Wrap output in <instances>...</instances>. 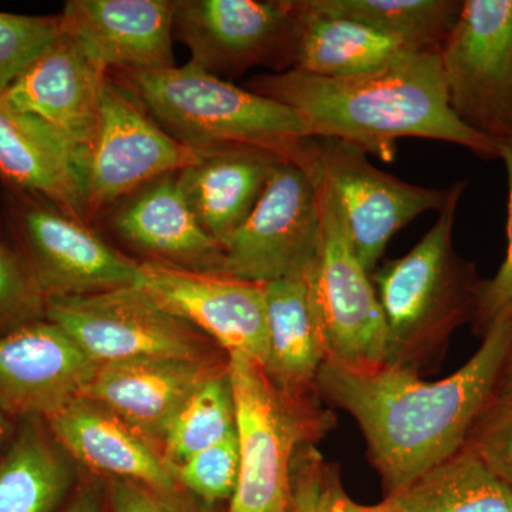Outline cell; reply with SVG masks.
Here are the masks:
<instances>
[{
	"label": "cell",
	"mask_w": 512,
	"mask_h": 512,
	"mask_svg": "<svg viewBox=\"0 0 512 512\" xmlns=\"http://www.w3.org/2000/svg\"><path fill=\"white\" fill-rule=\"evenodd\" d=\"M484 333L466 365L436 382L389 363L352 369L326 360L320 367L319 392L359 424L386 495L461 453L490 409L512 346V313Z\"/></svg>",
	"instance_id": "obj_1"
},
{
	"label": "cell",
	"mask_w": 512,
	"mask_h": 512,
	"mask_svg": "<svg viewBox=\"0 0 512 512\" xmlns=\"http://www.w3.org/2000/svg\"><path fill=\"white\" fill-rule=\"evenodd\" d=\"M248 90L289 107L309 138L345 141L367 156L393 161L397 140L429 138L457 144L487 160L498 147L458 120L448 103L439 50H407L356 76L288 72L252 77Z\"/></svg>",
	"instance_id": "obj_2"
},
{
	"label": "cell",
	"mask_w": 512,
	"mask_h": 512,
	"mask_svg": "<svg viewBox=\"0 0 512 512\" xmlns=\"http://www.w3.org/2000/svg\"><path fill=\"white\" fill-rule=\"evenodd\" d=\"M109 76L136 97L168 136L195 153L258 146L288 158L305 154L308 133L289 107L212 76L194 63Z\"/></svg>",
	"instance_id": "obj_3"
},
{
	"label": "cell",
	"mask_w": 512,
	"mask_h": 512,
	"mask_svg": "<svg viewBox=\"0 0 512 512\" xmlns=\"http://www.w3.org/2000/svg\"><path fill=\"white\" fill-rule=\"evenodd\" d=\"M466 181L451 185L436 224L402 258L386 261L370 275L387 329L389 365L413 367L471 313L478 289L473 266L453 247L458 202Z\"/></svg>",
	"instance_id": "obj_4"
},
{
	"label": "cell",
	"mask_w": 512,
	"mask_h": 512,
	"mask_svg": "<svg viewBox=\"0 0 512 512\" xmlns=\"http://www.w3.org/2000/svg\"><path fill=\"white\" fill-rule=\"evenodd\" d=\"M0 200V241L18 256L45 302L144 285L141 262L49 198L2 187Z\"/></svg>",
	"instance_id": "obj_5"
},
{
	"label": "cell",
	"mask_w": 512,
	"mask_h": 512,
	"mask_svg": "<svg viewBox=\"0 0 512 512\" xmlns=\"http://www.w3.org/2000/svg\"><path fill=\"white\" fill-rule=\"evenodd\" d=\"M228 375L237 413L239 477L227 512H292L293 454L312 426L295 399L251 357L228 353Z\"/></svg>",
	"instance_id": "obj_6"
},
{
	"label": "cell",
	"mask_w": 512,
	"mask_h": 512,
	"mask_svg": "<svg viewBox=\"0 0 512 512\" xmlns=\"http://www.w3.org/2000/svg\"><path fill=\"white\" fill-rule=\"evenodd\" d=\"M318 180L320 237L309 284L325 335L328 362L375 369L389 357L382 306L370 275L357 258L342 212L328 185Z\"/></svg>",
	"instance_id": "obj_7"
},
{
	"label": "cell",
	"mask_w": 512,
	"mask_h": 512,
	"mask_svg": "<svg viewBox=\"0 0 512 512\" xmlns=\"http://www.w3.org/2000/svg\"><path fill=\"white\" fill-rule=\"evenodd\" d=\"M319 237L318 180L306 144L303 157L278 164L247 220L221 245L220 275L262 285L305 275Z\"/></svg>",
	"instance_id": "obj_8"
},
{
	"label": "cell",
	"mask_w": 512,
	"mask_h": 512,
	"mask_svg": "<svg viewBox=\"0 0 512 512\" xmlns=\"http://www.w3.org/2000/svg\"><path fill=\"white\" fill-rule=\"evenodd\" d=\"M439 55L458 120L495 146L512 140V0H463Z\"/></svg>",
	"instance_id": "obj_9"
},
{
	"label": "cell",
	"mask_w": 512,
	"mask_h": 512,
	"mask_svg": "<svg viewBox=\"0 0 512 512\" xmlns=\"http://www.w3.org/2000/svg\"><path fill=\"white\" fill-rule=\"evenodd\" d=\"M45 318L99 365L137 357L211 359L202 332L164 308L143 286L49 299Z\"/></svg>",
	"instance_id": "obj_10"
},
{
	"label": "cell",
	"mask_w": 512,
	"mask_h": 512,
	"mask_svg": "<svg viewBox=\"0 0 512 512\" xmlns=\"http://www.w3.org/2000/svg\"><path fill=\"white\" fill-rule=\"evenodd\" d=\"M308 156L335 197L369 275L394 235L424 212L440 211L450 191L404 183L370 163L365 151L333 138H309Z\"/></svg>",
	"instance_id": "obj_11"
},
{
	"label": "cell",
	"mask_w": 512,
	"mask_h": 512,
	"mask_svg": "<svg viewBox=\"0 0 512 512\" xmlns=\"http://www.w3.org/2000/svg\"><path fill=\"white\" fill-rule=\"evenodd\" d=\"M296 0H174V37L191 63L220 79L255 67L291 70Z\"/></svg>",
	"instance_id": "obj_12"
},
{
	"label": "cell",
	"mask_w": 512,
	"mask_h": 512,
	"mask_svg": "<svg viewBox=\"0 0 512 512\" xmlns=\"http://www.w3.org/2000/svg\"><path fill=\"white\" fill-rule=\"evenodd\" d=\"M197 157L168 136L136 97L107 74L99 128L84 173L86 221L96 224L121 198L161 175L178 173Z\"/></svg>",
	"instance_id": "obj_13"
},
{
	"label": "cell",
	"mask_w": 512,
	"mask_h": 512,
	"mask_svg": "<svg viewBox=\"0 0 512 512\" xmlns=\"http://www.w3.org/2000/svg\"><path fill=\"white\" fill-rule=\"evenodd\" d=\"M99 363L46 318L0 335V412L47 420L83 397Z\"/></svg>",
	"instance_id": "obj_14"
},
{
	"label": "cell",
	"mask_w": 512,
	"mask_h": 512,
	"mask_svg": "<svg viewBox=\"0 0 512 512\" xmlns=\"http://www.w3.org/2000/svg\"><path fill=\"white\" fill-rule=\"evenodd\" d=\"M144 285L158 303L214 339L227 353L269 357L265 285L229 276L141 262Z\"/></svg>",
	"instance_id": "obj_15"
},
{
	"label": "cell",
	"mask_w": 512,
	"mask_h": 512,
	"mask_svg": "<svg viewBox=\"0 0 512 512\" xmlns=\"http://www.w3.org/2000/svg\"><path fill=\"white\" fill-rule=\"evenodd\" d=\"M106 79L107 73L60 32L0 99L13 110L42 121L63 138L79 163L84 183Z\"/></svg>",
	"instance_id": "obj_16"
},
{
	"label": "cell",
	"mask_w": 512,
	"mask_h": 512,
	"mask_svg": "<svg viewBox=\"0 0 512 512\" xmlns=\"http://www.w3.org/2000/svg\"><path fill=\"white\" fill-rule=\"evenodd\" d=\"M60 32L104 73L175 66L174 0H69Z\"/></svg>",
	"instance_id": "obj_17"
},
{
	"label": "cell",
	"mask_w": 512,
	"mask_h": 512,
	"mask_svg": "<svg viewBox=\"0 0 512 512\" xmlns=\"http://www.w3.org/2000/svg\"><path fill=\"white\" fill-rule=\"evenodd\" d=\"M97 222H103L121 244L146 256L143 262L220 275L221 245L192 212L178 173L161 175L137 188L111 205Z\"/></svg>",
	"instance_id": "obj_18"
},
{
	"label": "cell",
	"mask_w": 512,
	"mask_h": 512,
	"mask_svg": "<svg viewBox=\"0 0 512 512\" xmlns=\"http://www.w3.org/2000/svg\"><path fill=\"white\" fill-rule=\"evenodd\" d=\"M225 366L214 359L181 357L103 363L83 397L103 404L153 443H163L165 431L188 397Z\"/></svg>",
	"instance_id": "obj_19"
},
{
	"label": "cell",
	"mask_w": 512,
	"mask_h": 512,
	"mask_svg": "<svg viewBox=\"0 0 512 512\" xmlns=\"http://www.w3.org/2000/svg\"><path fill=\"white\" fill-rule=\"evenodd\" d=\"M46 423L64 451L99 473L158 490L180 488L163 451L103 404L80 397Z\"/></svg>",
	"instance_id": "obj_20"
},
{
	"label": "cell",
	"mask_w": 512,
	"mask_h": 512,
	"mask_svg": "<svg viewBox=\"0 0 512 512\" xmlns=\"http://www.w3.org/2000/svg\"><path fill=\"white\" fill-rule=\"evenodd\" d=\"M178 171L185 200L201 227L222 245L249 217L285 156L271 148L225 146L200 151Z\"/></svg>",
	"instance_id": "obj_21"
},
{
	"label": "cell",
	"mask_w": 512,
	"mask_h": 512,
	"mask_svg": "<svg viewBox=\"0 0 512 512\" xmlns=\"http://www.w3.org/2000/svg\"><path fill=\"white\" fill-rule=\"evenodd\" d=\"M0 183L43 195L84 217L83 177L73 151L45 123L0 99Z\"/></svg>",
	"instance_id": "obj_22"
},
{
	"label": "cell",
	"mask_w": 512,
	"mask_h": 512,
	"mask_svg": "<svg viewBox=\"0 0 512 512\" xmlns=\"http://www.w3.org/2000/svg\"><path fill=\"white\" fill-rule=\"evenodd\" d=\"M265 292L269 338L265 372L281 392L296 399L316 383L328 360L308 272L269 282Z\"/></svg>",
	"instance_id": "obj_23"
},
{
	"label": "cell",
	"mask_w": 512,
	"mask_h": 512,
	"mask_svg": "<svg viewBox=\"0 0 512 512\" xmlns=\"http://www.w3.org/2000/svg\"><path fill=\"white\" fill-rule=\"evenodd\" d=\"M296 3L299 18L291 60L296 72L328 79L356 76L414 50L365 23L316 12L306 0Z\"/></svg>",
	"instance_id": "obj_24"
},
{
	"label": "cell",
	"mask_w": 512,
	"mask_h": 512,
	"mask_svg": "<svg viewBox=\"0 0 512 512\" xmlns=\"http://www.w3.org/2000/svg\"><path fill=\"white\" fill-rule=\"evenodd\" d=\"M46 420H18L0 458V512H59L69 500L73 468Z\"/></svg>",
	"instance_id": "obj_25"
},
{
	"label": "cell",
	"mask_w": 512,
	"mask_h": 512,
	"mask_svg": "<svg viewBox=\"0 0 512 512\" xmlns=\"http://www.w3.org/2000/svg\"><path fill=\"white\" fill-rule=\"evenodd\" d=\"M326 15L356 20L396 37L414 50H439L458 15L461 0H306Z\"/></svg>",
	"instance_id": "obj_26"
},
{
	"label": "cell",
	"mask_w": 512,
	"mask_h": 512,
	"mask_svg": "<svg viewBox=\"0 0 512 512\" xmlns=\"http://www.w3.org/2000/svg\"><path fill=\"white\" fill-rule=\"evenodd\" d=\"M235 434L237 413L227 362L197 387L171 420L163 440L165 461L174 470L187 458Z\"/></svg>",
	"instance_id": "obj_27"
},
{
	"label": "cell",
	"mask_w": 512,
	"mask_h": 512,
	"mask_svg": "<svg viewBox=\"0 0 512 512\" xmlns=\"http://www.w3.org/2000/svg\"><path fill=\"white\" fill-rule=\"evenodd\" d=\"M433 512H512V488L470 448L414 481Z\"/></svg>",
	"instance_id": "obj_28"
},
{
	"label": "cell",
	"mask_w": 512,
	"mask_h": 512,
	"mask_svg": "<svg viewBox=\"0 0 512 512\" xmlns=\"http://www.w3.org/2000/svg\"><path fill=\"white\" fill-rule=\"evenodd\" d=\"M59 36V16L0 12V96Z\"/></svg>",
	"instance_id": "obj_29"
},
{
	"label": "cell",
	"mask_w": 512,
	"mask_h": 512,
	"mask_svg": "<svg viewBox=\"0 0 512 512\" xmlns=\"http://www.w3.org/2000/svg\"><path fill=\"white\" fill-rule=\"evenodd\" d=\"M174 476L183 490L202 503L231 500L239 477L237 434L187 458L174 468Z\"/></svg>",
	"instance_id": "obj_30"
},
{
	"label": "cell",
	"mask_w": 512,
	"mask_h": 512,
	"mask_svg": "<svg viewBox=\"0 0 512 512\" xmlns=\"http://www.w3.org/2000/svg\"><path fill=\"white\" fill-rule=\"evenodd\" d=\"M45 305L18 256L0 241V335L45 318Z\"/></svg>",
	"instance_id": "obj_31"
},
{
	"label": "cell",
	"mask_w": 512,
	"mask_h": 512,
	"mask_svg": "<svg viewBox=\"0 0 512 512\" xmlns=\"http://www.w3.org/2000/svg\"><path fill=\"white\" fill-rule=\"evenodd\" d=\"M498 158L504 161L507 168L508 188V220H507V252L497 275L490 281L481 282L478 289L476 315L478 326L484 330L500 316L512 313V140L497 144Z\"/></svg>",
	"instance_id": "obj_32"
},
{
	"label": "cell",
	"mask_w": 512,
	"mask_h": 512,
	"mask_svg": "<svg viewBox=\"0 0 512 512\" xmlns=\"http://www.w3.org/2000/svg\"><path fill=\"white\" fill-rule=\"evenodd\" d=\"M109 512H205L198 498L183 490H158L134 481L110 478Z\"/></svg>",
	"instance_id": "obj_33"
},
{
	"label": "cell",
	"mask_w": 512,
	"mask_h": 512,
	"mask_svg": "<svg viewBox=\"0 0 512 512\" xmlns=\"http://www.w3.org/2000/svg\"><path fill=\"white\" fill-rule=\"evenodd\" d=\"M467 447L512 488V407L491 404Z\"/></svg>",
	"instance_id": "obj_34"
},
{
	"label": "cell",
	"mask_w": 512,
	"mask_h": 512,
	"mask_svg": "<svg viewBox=\"0 0 512 512\" xmlns=\"http://www.w3.org/2000/svg\"><path fill=\"white\" fill-rule=\"evenodd\" d=\"M301 463L298 476L293 477L292 512H325L330 470L315 450L309 451Z\"/></svg>",
	"instance_id": "obj_35"
},
{
	"label": "cell",
	"mask_w": 512,
	"mask_h": 512,
	"mask_svg": "<svg viewBox=\"0 0 512 512\" xmlns=\"http://www.w3.org/2000/svg\"><path fill=\"white\" fill-rule=\"evenodd\" d=\"M325 512H367V507L353 501L343 490L339 478L330 473L328 490H326Z\"/></svg>",
	"instance_id": "obj_36"
},
{
	"label": "cell",
	"mask_w": 512,
	"mask_h": 512,
	"mask_svg": "<svg viewBox=\"0 0 512 512\" xmlns=\"http://www.w3.org/2000/svg\"><path fill=\"white\" fill-rule=\"evenodd\" d=\"M59 512H106L99 495L92 488H82L70 495L67 504Z\"/></svg>",
	"instance_id": "obj_37"
},
{
	"label": "cell",
	"mask_w": 512,
	"mask_h": 512,
	"mask_svg": "<svg viewBox=\"0 0 512 512\" xmlns=\"http://www.w3.org/2000/svg\"><path fill=\"white\" fill-rule=\"evenodd\" d=\"M493 406L512 407V346L495 390Z\"/></svg>",
	"instance_id": "obj_38"
},
{
	"label": "cell",
	"mask_w": 512,
	"mask_h": 512,
	"mask_svg": "<svg viewBox=\"0 0 512 512\" xmlns=\"http://www.w3.org/2000/svg\"><path fill=\"white\" fill-rule=\"evenodd\" d=\"M16 427H18V420H13L12 417L0 412V458L8 450L10 441L15 436Z\"/></svg>",
	"instance_id": "obj_39"
}]
</instances>
